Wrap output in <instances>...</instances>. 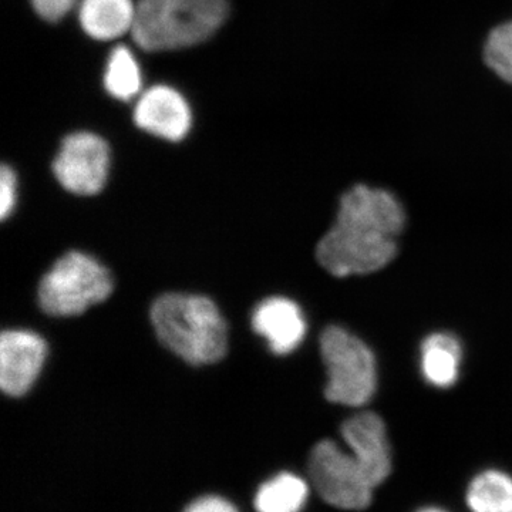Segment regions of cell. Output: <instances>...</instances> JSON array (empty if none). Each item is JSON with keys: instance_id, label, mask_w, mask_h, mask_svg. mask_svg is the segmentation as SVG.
Wrapping results in <instances>:
<instances>
[{"instance_id": "6da1fadb", "label": "cell", "mask_w": 512, "mask_h": 512, "mask_svg": "<svg viewBox=\"0 0 512 512\" xmlns=\"http://www.w3.org/2000/svg\"><path fill=\"white\" fill-rule=\"evenodd\" d=\"M404 225L406 212L392 192L355 185L343 195L335 224L319 241V264L338 278L380 271L397 255Z\"/></svg>"}, {"instance_id": "7a4b0ae2", "label": "cell", "mask_w": 512, "mask_h": 512, "mask_svg": "<svg viewBox=\"0 0 512 512\" xmlns=\"http://www.w3.org/2000/svg\"><path fill=\"white\" fill-rule=\"evenodd\" d=\"M151 322L165 348L190 365H210L227 352V323L205 296L163 295L151 308Z\"/></svg>"}, {"instance_id": "3957f363", "label": "cell", "mask_w": 512, "mask_h": 512, "mask_svg": "<svg viewBox=\"0 0 512 512\" xmlns=\"http://www.w3.org/2000/svg\"><path fill=\"white\" fill-rule=\"evenodd\" d=\"M227 13V0H140L131 35L147 52L184 49L214 35Z\"/></svg>"}, {"instance_id": "277c9868", "label": "cell", "mask_w": 512, "mask_h": 512, "mask_svg": "<svg viewBox=\"0 0 512 512\" xmlns=\"http://www.w3.org/2000/svg\"><path fill=\"white\" fill-rule=\"evenodd\" d=\"M320 353L328 375L325 396L340 406L363 407L377 390V363L372 349L342 326L320 336Z\"/></svg>"}, {"instance_id": "5b68a950", "label": "cell", "mask_w": 512, "mask_h": 512, "mask_svg": "<svg viewBox=\"0 0 512 512\" xmlns=\"http://www.w3.org/2000/svg\"><path fill=\"white\" fill-rule=\"evenodd\" d=\"M113 292L110 272L93 256L69 252L43 276L40 308L52 316L80 315Z\"/></svg>"}, {"instance_id": "8992f818", "label": "cell", "mask_w": 512, "mask_h": 512, "mask_svg": "<svg viewBox=\"0 0 512 512\" xmlns=\"http://www.w3.org/2000/svg\"><path fill=\"white\" fill-rule=\"evenodd\" d=\"M309 476L326 503L340 510H365L372 503L373 487L355 454L332 440L319 441L309 456Z\"/></svg>"}, {"instance_id": "52a82bcc", "label": "cell", "mask_w": 512, "mask_h": 512, "mask_svg": "<svg viewBox=\"0 0 512 512\" xmlns=\"http://www.w3.org/2000/svg\"><path fill=\"white\" fill-rule=\"evenodd\" d=\"M109 170V146L103 138L87 131L64 138L53 161L57 181L76 195H94L103 190Z\"/></svg>"}, {"instance_id": "ba28073f", "label": "cell", "mask_w": 512, "mask_h": 512, "mask_svg": "<svg viewBox=\"0 0 512 512\" xmlns=\"http://www.w3.org/2000/svg\"><path fill=\"white\" fill-rule=\"evenodd\" d=\"M45 340L29 330H5L0 339V387L8 396H23L45 365Z\"/></svg>"}, {"instance_id": "9c48e42d", "label": "cell", "mask_w": 512, "mask_h": 512, "mask_svg": "<svg viewBox=\"0 0 512 512\" xmlns=\"http://www.w3.org/2000/svg\"><path fill=\"white\" fill-rule=\"evenodd\" d=\"M340 431L373 487L386 481L392 471V451L382 417L372 412L357 413L343 423Z\"/></svg>"}, {"instance_id": "30bf717a", "label": "cell", "mask_w": 512, "mask_h": 512, "mask_svg": "<svg viewBox=\"0 0 512 512\" xmlns=\"http://www.w3.org/2000/svg\"><path fill=\"white\" fill-rule=\"evenodd\" d=\"M134 121L153 136L180 141L190 131L192 114L187 100L173 87L154 86L138 99Z\"/></svg>"}, {"instance_id": "8fae6325", "label": "cell", "mask_w": 512, "mask_h": 512, "mask_svg": "<svg viewBox=\"0 0 512 512\" xmlns=\"http://www.w3.org/2000/svg\"><path fill=\"white\" fill-rule=\"evenodd\" d=\"M252 326L275 355H289L298 349L308 332L301 306L281 296L265 299L256 306Z\"/></svg>"}, {"instance_id": "7c38bea8", "label": "cell", "mask_w": 512, "mask_h": 512, "mask_svg": "<svg viewBox=\"0 0 512 512\" xmlns=\"http://www.w3.org/2000/svg\"><path fill=\"white\" fill-rule=\"evenodd\" d=\"M461 360L463 346L453 333H431L421 343V375L430 386L439 389L454 386L460 377Z\"/></svg>"}, {"instance_id": "4fadbf2b", "label": "cell", "mask_w": 512, "mask_h": 512, "mask_svg": "<svg viewBox=\"0 0 512 512\" xmlns=\"http://www.w3.org/2000/svg\"><path fill=\"white\" fill-rule=\"evenodd\" d=\"M137 5L133 0H82L80 25L96 40H114L133 32Z\"/></svg>"}, {"instance_id": "5bb4252c", "label": "cell", "mask_w": 512, "mask_h": 512, "mask_svg": "<svg viewBox=\"0 0 512 512\" xmlns=\"http://www.w3.org/2000/svg\"><path fill=\"white\" fill-rule=\"evenodd\" d=\"M309 497V485L302 477L281 473L256 491V512H301Z\"/></svg>"}, {"instance_id": "9a60e30c", "label": "cell", "mask_w": 512, "mask_h": 512, "mask_svg": "<svg viewBox=\"0 0 512 512\" xmlns=\"http://www.w3.org/2000/svg\"><path fill=\"white\" fill-rule=\"evenodd\" d=\"M467 503L473 512H512V478L488 470L471 481Z\"/></svg>"}, {"instance_id": "2e32d148", "label": "cell", "mask_w": 512, "mask_h": 512, "mask_svg": "<svg viewBox=\"0 0 512 512\" xmlns=\"http://www.w3.org/2000/svg\"><path fill=\"white\" fill-rule=\"evenodd\" d=\"M140 66L133 53L127 47L120 46L113 50L104 74V86L114 99L128 101L141 92Z\"/></svg>"}, {"instance_id": "e0dca14e", "label": "cell", "mask_w": 512, "mask_h": 512, "mask_svg": "<svg viewBox=\"0 0 512 512\" xmlns=\"http://www.w3.org/2000/svg\"><path fill=\"white\" fill-rule=\"evenodd\" d=\"M484 62L501 80L512 84V19L491 30L485 40Z\"/></svg>"}, {"instance_id": "ac0fdd59", "label": "cell", "mask_w": 512, "mask_h": 512, "mask_svg": "<svg viewBox=\"0 0 512 512\" xmlns=\"http://www.w3.org/2000/svg\"><path fill=\"white\" fill-rule=\"evenodd\" d=\"M18 180H16L15 171L8 165H3L0 170V215L2 220H6L12 214L16 204V194H18Z\"/></svg>"}, {"instance_id": "d6986e66", "label": "cell", "mask_w": 512, "mask_h": 512, "mask_svg": "<svg viewBox=\"0 0 512 512\" xmlns=\"http://www.w3.org/2000/svg\"><path fill=\"white\" fill-rule=\"evenodd\" d=\"M30 2L40 18L47 22H59L79 0H30Z\"/></svg>"}, {"instance_id": "ffe728a7", "label": "cell", "mask_w": 512, "mask_h": 512, "mask_svg": "<svg viewBox=\"0 0 512 512\" xmlns=\"http://www.w3.org/2000/svg\"><path fill=\"white\" fill-rule=\"evenodd\" d=\"M184 512H239L234 504L218 495H205L192 501Z\"/></svg>"}, {"instance_id": "44dd1931", "label": "cell", "mask_w": 512, "mask_h": 512, "mask_svg": "<svg viewBox=\"0 0 512 512\" xmlns=\"http://www.w3.org/2000/svg\"><path fill=\"white\" fill-rule=\"evenodd\" d=\"M420 512H444V511L436 510V508H429V510H423V511H420Z\"/></svg>"}]
</instances>
